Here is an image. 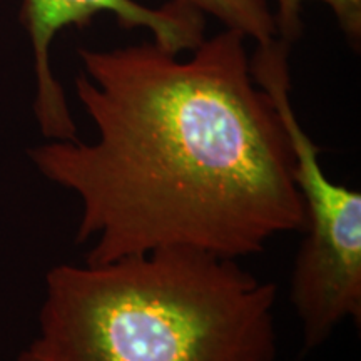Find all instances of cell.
<instances>
[{
    "label": "cell",
    "mask_w": 361,
    "mask_h": 361,
    "mask_svg": "<svg viewBox=\"0 0 361 361\" xmlns=\"http://www.w3.org/2000/svg\"><path fill=\"white\" fill-rule=\"evenodd\" d=\"M107 12L126 30L146 29L152 42L173 54L191 52L206 39L204 16L196 8L169 0L147 7L135 0H22L20 20L34 54V112L42 134L51 141H79L64 89L51 69V44L67 27H89L94 17Z\"/></svg>",
    "instance_id": "277c9868"
},
{
    "label": "cell",
    "mask_w": 361,
    "mask_h": 361,
    "mask_svg": "<svg viewBox=\"0 0 361 361\" xmlns=\"http://www.w3.org/2000/svg\"><path fill=\"white\" fill-rule=\"evenodd\" d=\"M276 298L238 259L191 247L59 264L17 361H273Z\"/></svg>",
    "instance_id": "7a4b0ae2"
},
{
    "label": "cell",
    "mask_w": 361,
    "mask_h": 361,
    "mask_svg": "<svg viewBox=\"0 0 361 361\" xmlns=\"http://www.w3.org/2000/svg\"><path fill=\"white\" fill-rule=\"evenodd\" d=\"M290 45L276 37L256 44L250 57L255 80L276 102L293 152L295 183L306 216L291 301L303 323L306 350L326 341L338 324L361 316V194L328 178L319 149L296 119L290 99Z\"/></svg>",
    "instance_id": "3957f363"
},
{
    "label": "cell",
    "mask_w": 361,
    "mask_h": 361,
    "mask_svg": "<svg viewBox=\"0 0 361 361\" xmlns=\"http://www.w3.org/2000/svg\"><path fill=\"white\" fill-rule=\"evenodd\" d=\"M278 12L274 13L276 20L278 37L293 44L300 37L303 22H301V11L305 2L313 0H276ZM331 8L335 13L338 25L345 32L350 42L358 47L361 40V0H318Z\"/></svg>",
    "instance_id": "8992f818"
},
{
    "label": "cell",
    "mask_w": 361,
    "mask_h": 361,
    "mask_svg": "<svg viewBox=\"0 0 361 361\" xmlns=\"http://www.w3.org/2000/svg\"><path fill=\"white\" fill-rule=\"evenodd\" d=\"M196 8L202 16H213L224 29H233L252 39L256 44H268L278 37L276 20L264 0H176Z\"/></svg>",
    "instance_id": "5b68a950"
},
{
    "label": "cell",
    "mask_w": 361,
    "mask_h": 361,
    "mask_svg": "<svg viewBox=\"0 0 361 361\" xmlns=\"http://www.w3.org/2000/svg\"><path fill=\"white\" fill-rule=\"evenodd\" d=\"M79 57L75 92L97 139L51 141L29 157L79 197L85 263L161 247L239 259L305 231L290 134L255 80L245 34L224 29L188 59L154 42Z\"/></svg>",
    "instance_id": "6da1fadb"
}]
</instances>
